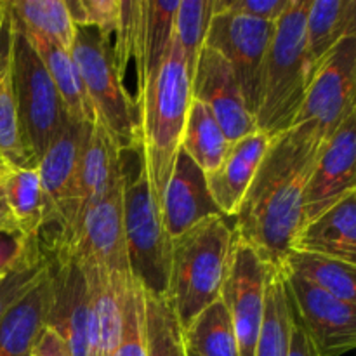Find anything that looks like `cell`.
Segmentation results:
<instances>
[{
	"mask_svg": "<svg viewBox=\"0 0 356 356\" xmlns=\"http://www.w3.org/2000/svg\"><path fill=\"white\" fill-rule=\"evenodd\" d=\"M355 89L356 35L344 38L313 73L292 129L325 143L356 111Z\"/></svg>",
	"mask_w": 356,
	"mask_h": 356,
	"instance_id": "9",
	"label": "cell"
},
{
	"mask_svg": "<svg viewBox=\"0 0 356 356\" xmlns=\"http://www.w3.org/2000/svg\"><path fill=\"white\" fill-rule=\"evenodd\" d=\"M355 35V0H309L305 24L308 82L330 52L344 38Z\"/></svg>",
	"mask_w": 356,
	"mask_h": 356,
	"instance_id": "22",
	"label": "cell"
},
{
	"mask_svg": "<svg viewBox=\"0 0 356 356\" xmlns=\"http://www.w3.org/2000/svg\"><path fill=\"white\" fill-rule=\"evenodd\" d=\"M270 264L249 245L235 238L233 261L222 287L221 301L235 329L238 356H254L264 309V285Z\"/></svg>",
	"mask_w": 356,
	"mask_h": 356,
	"instance_id": "13",
	"label": "cell"
},
{
	"mask_svg": "<svg viewBox=\"0 0 356 356\" xmlns=\"http://www.w3.org/2000/svg\"><path fill=\"white\" fill-rule=\"evenodd\" d=\"M236 229L226 216H214L172 240L169 299L181 329L221 299L233 261Z\"/></svg>",
	"mask_w": 356,
	"mask_h": 356,
	"instance_id": "3",
	"label": "cell"
},
{
	"mask_svg": "<svg viewBox=\"0 0 356 356\" xmlns=\"http://www.w3.org/2000/svg\"><path fill=\"white\" fill-rule=\"evenodd\" d=\"M0 162L37 165L21 131L9 65L0 72Z\"/></svg>",
	"mask_w": 356,
	"mask_h": 356,
	"instance_id": "33",
	"label": "cell"
},
{
	"mask_svg": "<svg viewBox=\"0 0 356 356\" xmlns=\"http://www.w3.org/2000/svg\"><path fill=\"white\" fill-rule=\"evenodd\" d=\"M90 127L92 124L89 122L66 117L51 145L37 160L38 176L47 204L45 228L49 225L56 228L54 238L47 243V249H44L45 254L65 250L75 236L79 226L80 159Z\"/></svg>",
	"mask_w": 356,
	"mask_h": 356,
	"instance_id": "8",
	"label": "cell"
},
{
	"mask_svg": "<svg viewBox=\"0 0 356 356\" xmlns=\"http://www.w3.org/2000/svg\"><path fill=\"white\" fill-rule=\"evenodd\" d=\"M9 14V13H7ZM10 24L9 72L21 131L35 162L66 120V110L44 63L23 33Z\"/></svg>",
	"mask_w": 356,
	"mask_h": 356,
	"instance_id": "7",
	"label": "cell"
},
{
	"mask_svg": "<svg viewBox=\"0 0 356 356\" xmlns=\"http://www.w3.org/2000/svg\"><path fill=\"white\" fill-rule=\"evenodd\" d=\"M124 153L99 122L94 120L79 169V222L83 212L125 177ZM79 228V226H76ZM76 233V232H75ZM72 243V242H70Z\"/></svg>",
	"mask_w": 356,
	"mask_h": 356,
	"instance_id": "21",
	"label": "cell"
},
{
	"mask_svg": "<svg viewBox=\"0 0 356 356\" xmlns=\"http://www.w3.org/2000/svg\"><path fill=\"white\" fill-rule=\"evenodd\" d=\"M9 44H10V24L9 14H7L6 2H2V10H0V72L9 65Z\"/></svg>",
	"mask_w": 356,
	"mask_h": 356,
	"instance_id": "41",
	"label": "cell"
},
{
	"mask_svg": "<svg viewBox=\"0 0 356 356\" xmlns=\"http://www.w3.org/2000/svg\"><path fill=\"white\" fill-rule=\"evenodd\" d=\"M124 184L125 177L83 212L65 250L47 256H70L111 275L131 277L124 236Z\"/></svg>",
	"mask_w": 356,
	"mask_h": 356,
	"instance_id": "12",
	"label": "cell"
},
{
	"mask_svg": "<svg viewBox=\"0 0 356 356\" xmlns=\"http://www.w3.org/2000/svg\"><path fill=\"white\" fill-rule=\"evenodd\" d=\"M49 268L51 261L40 245L19 266L0 280V320L23 296L47 277Z\"/></svg>",
	"mask_w": 356,
	"mask_h": 356,
	"instance_id": "34",
	"label": "cell"
},
{
	"mask_svg": "<svg viewBox=\"0 0 356 356\" xmlns=\"http://www.w3.org/2000/svg\"><path fill=\"white\" fill-rule=\"evenodd\" d=\"M51 261L47 327L58 332L70 348L72 356H89V287L76 259L70 256H47Z\"/></svg>",
	"mask_w": 356,
	"mask_h": 356,
	"instance_id": "16",
	"label": "cell"
},
{
	"mask_svg": "<svg viewBox=\"0 0 356 356\" xmlns=\"http://www.w3.org/2000/svg\"><path fill=\"white\" fill-rule=\"evenodd\" d=\"M0 10H2V2H0Z\"/></svg>",
	"mask_w": 356,
	"mask_h": 356,
	"instance_id": "44",
	"label": "cell"
},
{
	"mask_svg": "<svg viewBox=\"0 0 356 356\" xmlns=\"http://www.w3.org/2000/svg\"><path fill=\"white\" fill-rule=\"evenodd\" d=\"M160 214L172 240L205 219L222 216L212 200L205 174L181 148L160 202Z\"/></svg>",
	"mask_w": 356,
	"mask_h": 356,
	"instance_id": "17",
	"label": "cell"
},
{
	"mask_svg": "<svg viewBox=\"0 0 356 356\" xmlns=\"http://www.w3.org/2000/svg\"><path fill=\"white\" fill-rule=\"evenodd\" d=\"M49 301L51 284L47 273L0 320V356H33L35 346L47 327Z\"/></svg>",
	"mask_w": 356,
	"mask_h": 356,
	"instance_id": "24",
	"label": "cell"
},
{
	"mask_svg": "<svg viewBox=\"0 0 356 356\" xmlns=\"http://www.w3.org/2000/svg\"><path fill=\"white\" fill-rule=\"evenodd\" d=\"M6 7L21 30L40 35L72 52L76 26L65 0H13L6 2Z\"/></svg>",
	"mask_w": 356,
	"mask_h": 356,
	"instance_id": "28",
	"label": "cell"
},
{
	"mask_svg": "<svg viewBox=\"0 0 356 356\" xmlns=\"http://www.w3.org/2000/svg\"><path fill=\"white\" fill-rule=\"evenodd\" d=\"M280 270L302 278L348 305L356 306V264L318 254L291 250Z\"/></svg>",
	"mask_w": 356,
	"mask_h": 356,
	"instance_id": "27",
	"label": "cell"
},
{
	"mask_svg": "<svg viewBox=\"0 0 356 356\" xmlns=\"http://www.w3.org/2000/svg\"><path fill=\"white\" fill-rule=\"evenodd\" d=\"M0 163H2V162H0Z\"/></svg>",
	"mask_w": 356,
	"mask_h": 356,
	"instance_id": "45",
	"label": "cell"
},
{
	"mask_svg": "<svg viewBox=\"0 0 356 356\" xmlns=\"http://www.w3.org/2000/svg\"><path fill=\"white\" fill-rule=\"evenodd\" d=\"M191 99L207 106L232 143L257 131L232 65L209 47L202 49L191 75Z\"/></svg>",
	"mask_w": 356,
	"mask_h": 356,
	"instance_id": "15",
	"label": "cell"
},
{
	"mask_svg": "<svg viewBox=\"0 0 356 356\" xmlns=\"http://www.w3.org/2000/svg\"><path fill=\"white\" fill-rule=\"evenodd\" d=\"M179 0H138L134 59L138 89L160 70L174 40V19Z\"/></svg>",
	"mask_w": 356,
	"mask_h": 356,
	"instance_id": "20",
	"label": "cell"
},
{
	"mask_svg": "<svg viewBox=\"0 0 356 356\" xmlns=\"http://www.w3.org/2000/svg\"><path fill=\"white\" fill-rule=\"evenodd\" d=\"M183 341L186 351L195 356H238L235 329L221 299L183 329Z\"/></svg>",
	"mask_w": 356,
	"mask_h": 356,
	"instance_id": "30",
	"label": "cell"
},
{
	"mask_svg": "<svg viewBox=\"0 0 356 356\" xmlns=\"http://www.w3.org/2000/svg\"><path fill=\"white\" fill-rule=\"evenodd\" d=\"M232 148V141L218 124L211 111L200 101L191 99L184 124L181 149L200 167L207 176L219 167L226 153Z\"/></svg>",
	"mask_w": 356,
	"mask_h": 356,
	"instance_id": "29",
	"label": "cell"
},
{
	"mask_svg": "<svg viewBox=\"0 0 356 356\" xmlns=\"http://www.w3.org/2000/svg\"><path fill=\"white\" fill-rule=\"evenodd\" d=\"M275 23L233 13H214L204 47L219 52L232 65L249 111L259 103L261 75Z\"/></svg>",
	"mask_w": 356,
	"mask_h": 356,
	"instance_id": "10",
	"label": "cell"
},
{
	"mask_svg": "<svg viewBox=\"0 0 356 356\" xmlns=\"http://www.w3.org/2000/svg\"><path fill=\"white\" fill-rule=\"evenodd\" d=\"M284 275L296 322L318 356H343L356 346V306L291 273Z\"/></svg>",
	"mask_w": 356,
	"mask_h": 356,
	"instance_id": "11",
	"label": "cell"
},
{
	"mask_svg": "<svg viewBox=\"0 0 356 356\" xmlns=\"http://www.w3.org/2000/svg\"><path fill=\"white\" fill-rule=\"evenodd\" d=\"M76 28H89L110 40L120 23L122 0H65Z\"/></svg>",
	"mask_w": 356,
	"mask_h": 356,
	"instance_id": "36",
	"label": "cell"
},
{
	"mask_svg": "<svg viewBox=\"0 0 356 356\" xmlns=\"http://www.w3.org/2000/svg\"><path fill=\"white\" fill-rule=\"evenodd\" d=\"M292 0H214V13H233L277 23Z\"/></svg>",
	"mask_w": 356,
	"mask_h": 356,
	"instance_id": "37",
	"label": "cell"
},
{
	"mask_svg": "<svg viewBox=\"0 0 356 356\" xmlns=\"http://www.w3.org/2000/svg\"><path fill=\"white\" fill-rule=\"evenodd\" d=\"M287 356H318L298 322H294V327H292L291 346H289Z\"/></svg>",
	"mask_w": 356,
	"mask_h": 356,
	"instance_id": "40",
	"label": "cell"
},
{
	"mask_svg": "<svg viewBox=\"0 0 356 356\" xmlns=\"http://www.w3.org/2000/svg\"><path fill=\"white\" fill-rule=\"evenodd\" d=\"M0 193L17 232L40 240L47 222V204L37 165L0 163Z\"/></svg>",
	"mask_w": 356,
	"mask_h": 356,
	"instance_id": "23",
	"label": "cell"
},
{
	"mask_svg": "<svg viewBox=\"0 0 356 356\" xmlns=\"http://www.w3.org/2000/svg\"><path fill=\"white\" fill-rule=\"evenodd\" d=\"M113 356H146L143 287L131 278L124 296V327Z\"/></svg>",
	"mask_w": 356,
	"mask_h": 356,
	"instance_id": "35",
	"label": "cell"
},
{
	"mask_svg": "<svg viewBox=\"0 0 356 356\" xmlns=\"http://www.w3.org/2000/svg\"><path fill=\"white\" fill-rule=\"evenodd\" d=\"M186 356H195L193 353H190V351H186Z\"/></svg>",
	"mask_w": 356,
	"mask_h": 356,
	"instance_id": "43",
	"label": "cell"
},
{
	"mask_svg": "<svg viewBox=\"0 0 356 356\" xmlns=\"http://www.w3.org/2000/svg\"><path fill=\"white\" fill-rule=\"evenodd\" d=\"M13 24L24 35V37H26V40L30 42L33 51L37 52V56L40 58V61L44 63L45 70H47L49 76H51V80L54 82L59 97H61L63 104H65L66 115L72 118H76V120L80 122H89V124H92V106H90L89 103V97H87L82 76H80L79 68H76L75 61H73L72 52L59 47L58 44L40 37V35L21 30L14 21Z\"/></svg>",
	"mask_w": 356,
	"mask_h": 356,
	"instance_id": "25",
	"label": "cell"
},
{
	"mask_svg": "<svg viewBox=\"0 0 356 356\" xmlns=\"http://www.w3.org/2000/svg\"><path fill=\"white\" fill-rule=\"evenodd\" d=\"M323 143L289 129L271 141L249 191L235 229L264 263L282 268L302 226L305 191Z\"/></svg>",
	"mask_w": 356,
	"mask_h": 356,
	"instance_id": "1",
	"label": "cell"
},
{
	"mask_svg": "<svg viewBox=\"0 0 356 356\" xmlns=\"http://www.w3.org/2000/svg\"><path fill=\"white\" fill-rule=\"evenodd\" d=\"M356 193V111L323 143L305 191L302 225Z\"/></svg>",
	"mask_w": 356,
	"mask_h": 356,
	"instance_id": "14",
	"label": "cell"
},
{
	"mask_svg": "<svg viewBox=\"0 0 356 356\" xmlns=\"http://www.w3.org/2000/svg\"><path fill=\"white\" fill-rule=\"evenodd\" d=\"M146 356H186L183 329L165 296L143 289Z\"/></svg>",
	"mask_w": 356,
	"mask_h": 356,
	"instance_id": "31",
	"label": "cell"
},
{
	"mask_svg": "<svg viewBox=\"0 0 356 356\" xmlns=\"http://www.w3.org/2000/svg\"><path fill=\"white\" fill-rule=\"evenodd\" d=\"M0 232H17L16 225H14L10 212L7 209L6 202H3L2 193H0Z\"/></svg>",
	"mask_w": 356,
	"mask_h": 356,
	"instance_id": "42",
	"label": "cell"
},
{
	"mask_svg": "<svg viewBox=\"0 0 356 356\" xmlns=\"http://www.w3.org/2000/svg\"><path fill=\"white\" fill-rule=\"evenodd\" d=\"M214 16V0H179L174 19V38L193 75L198 56L205 45L209 26Z\"/></svg>",
	"mask_w": 356,
	"mask_h": 356,
	"instance_id": "32",
	"label": "cell"
},
{
	"mask_svg": "<svg viewBox=\"0 0 356 356\" xmlns=\"http://www.w3.org/2000/svg\"><path fill=\"white\" fill-rule=\"evenodd\" d=\"M136 177L125 176L124 236L129 270L145 291L165 296L169 287L172 238L163 226L162 214L153 197L141 148Z\"/></svg>",
	"mask_w": 356,
	"mask_h": 356,
	"instance_id": "6",
	"label": "cell"
},
{
	"mask_svg": "<svg viewBox=\"0 0 356 356\" xmlns=\"http://www.w3.org/2000/svg\"><path fill=\"white\" fill-rule=\"evenodd\" d=\"M33 356H72L68 344L52 329L45 327L33 350Z\"/></svg>",
	"mask_w": 356,
	"mask_h": 356,
	"instance_id": "39",
	"label": "cell"
},
{
	"mask_svg": "<svg viewBox=\"0 0 356 356\" xmlns=\"http://www.w3.org/2000/svg\"><path fill=\"white\" fill-rule=\"evenodd\" d=\"M273 139L256 131L238 141L232 143L225 160L216 170L205 176L212 200L226 218H235L249 191L257 169Z\"/></svg>",
	"mask_w": 356,
	"mask_h": 356,
	"instance_id": "18",
	"label": "cell"
},
{
	"mask_svg": "<svg viewBox=\"0 0 356 356\" xmlns=\"http://www.w3.org/2000/svg\"><path fill=\"white\" fill-rule=\"evenodd\" d=\"M292 250L356 264V193H350L315 219L305 222Z\"/></svg>",
	"mask_w": 356,
	"mask_h": 356,
	"instance_id": "19",
	"label": "cell"
},
{
	"mask_svg": "<svg viewBox=\"0 0 356 356\" xmlns=\"http://www.w3.org/2000/svg\"><path fill=\"white\" fill-rule=\"evenodd\" d=\"M294 312L280 268H268L264 309L254 356H287L291 346Z\"/></svg>",
	"mask_w": 356,
	"mask_h": 356,
	"instance_id": "26",
	"label": "cell"
},
{
	"mask_svg": "<svg viewBox=\"0 0 356 356\" xmlns=\"http://www.w3.org/2000/svg\"><path fill=\"white\" fill-rule=\"evenodd\" d=\"M141 155L160 209L191 104V75L176 38L159 72L139 89Z\"/></svg>",
	"mask_w": 356,
	"mask_h": 356,
	"instance_id": "2",
	"label": "cell"
},
{
	"mask_svg": "<svg viewBox=\"0 0 356 356\" xmlns=\"http://www.w3.org/2000/svg\"><path fill=\"white\" fill-rule=\"evenodd\" d=\"M72 56L92 106L94 120L103 125L122 153L138 152L141 148L139 108L115 66L110 40H103L89 28H76Z\"/></svg>",
	"mask_w": 356,
	"mask_h": 356,
	"instance_id": "5",
	"label": "cell"
},
{
	"mask_svg": "<svg viewBox=\"0 0 356 356\" xmlns=\"http://www.w3.org/2000/svg\"><path fill=\"white\" fill-rule=\"evenodd\" d=\"M309 0H292L275 23L261 75L259 103L254 113L257 131L271 139L294 125L308 87L305 24Z\"/></svg>",
	"mask_w": 356,
	"mask_h": 356,
	"instance_id": "4",
	"label": "cell"
},
{
	"mask_svg": "<svg viewBox=\"0 0 356 356\" xmlns=\"http://www.w3.org/2000/svg\"><path fill=\"white\" fill-rule=\"evenodd\" d=\"M38 247L40 240L26 238L19 232H0V280Z\"/></svg>",
	"mask_w": 356,
	"mask_h": 356,
	"instance_id": "38",
	"label": "cell"
}]
</instances>
